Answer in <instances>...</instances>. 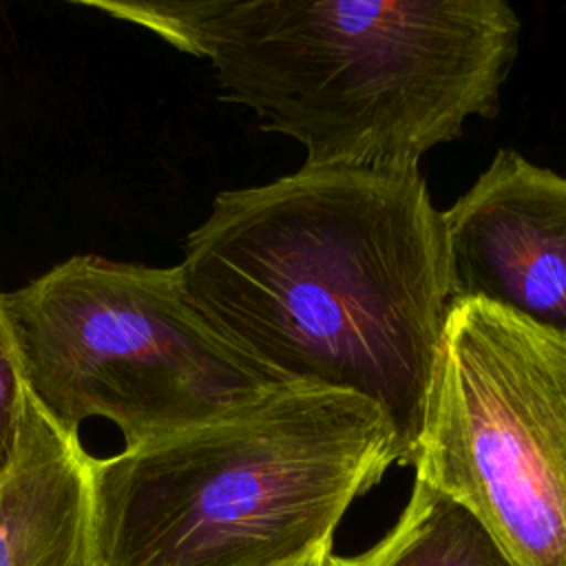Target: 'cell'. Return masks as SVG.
I'll list each match as a JSON object with an SVG mask.
<instances>
[{
	"label": "cell",
	"mask_w": 566,
	"mask_h": 566,
	"mask_svg": "<svg viewBox=\"0 0 566 566\" xmlns=\"http://www.w3.org/2000/svg\"><path fill=\"white\" fill-rule=\"evenodd\" d=\"M453 303L482 301L566 338V177L511 148L442 212Z\"/></svg>",
	"instance_id": "cell-6"
},
{
	"label": "cell",
	"mask_w": 566,
	"mask_h": 566,
	"mask_svg": "<svg viewBox=\"0 0 566 566\" xmlns=\"http://www.w3.org/2000/svg\"><path fill=\"white\" fill-rule=\"evenodd\" d=\"M29 396L64 431L106 418L139 449L279 387L188 298L177 265L71 256L2 292Z\"/></svg>",
	"instance_id": "cell-4"
},
{
	"label": "cell",
	"mask_w": 566,
	"mask_h": 566,
	"mask_svg": "<svg viewBox=\"0 0 566 566\" xmlns=\"http://www.w3.org/2000/svg\"><path fill=\"white\" fill-rule=\"evenodd\" d=\"M177 268L201 316L270 378L374 402L413 462L453 307L420 170L301 166L223 190Z\"/></svg>",
	"instance_id": "cell-1"
},
{
	"label": "cell",
	"mask_w": 566,
	"mask_h": 566,
	"mask_svg": "<svg viewBox=\"0 0 566 566\" xmlns=\"http://www.w3.org/2000/svg\"><path fill=\"white\" fill-rule=\"evenodd\" d=\"M327 566H511L486 531L451 497L413 480L394 526L356 555L332 553Z\"/></svg>",
	"instance_id": "cell-8"
},
{
	"label": "cell",
	"mask_w": 566,
	"mask_h": 566,
	"mask_svg": "<svg viewBox=\"0 0 566 566\" xmlns=\"http://www.w3.org/2000/svg\"><path fill=\"white\" fill-rule=\"evenodd\" d=\"M405 464L369 400L279 385L252 405L93 464L99 566H283L332 544Z\"/></svg>",
	"instance_id": "cell-3"
},
{
	"label": "cell",
	"mask_w": 566,
	"mask_h": 566,
	"mask_svg": "<svg viewBox=\"0 0 566 566\" xmlns=\"http://www.w3.org/2000/svg\"><path fill=\"white\" fill-rule=\"evenodd\" d=\"M95 458L29 396L11 467L0 478V566H99Z\"/></svg>",
	"instance_id": "cell-7"
},
{
	"label": "cell",
	"mask_w": 566,
	"mask_h": 566,
	"mask_svg": "<svg viewBox=\"0 0 566 566\" xmlns=\"http://www.w3.org/2000/svg\"><path fill=\"white\" fill-rule=\"evenodd\" d=\"M27 385L11 329L0 307V478L13 462L22 431Z\"/></svg>",
	"instance_id": "cell-9"
},
{
	"label": "cell",
	"mask_w": 566,
	"mask_h": 566,
	"mask_svg": "<svg viewBox=\"0 0 566 566\" xmlns=\"http://www.w3.org/2000/svg\"><path fill=\"white\" fill-rule=\"evenodd\" d=\"M411 467L511 566H566V338L453 303Z\"/></svg>",
	"instance_id": "cell-5"
},
{
	"label": "cell",
	"mask_w": 566,
	"mask_h": 566,
	"mask_svg": "<svg viewBox=\"0 0 566 566\" xmlns=\"http://www.w3.org/2000/svg\"><path fill=\"white\" fill-rule=\"evenodd\" d=\"M329 555H332V544H325V546H318V548L305 553L303 557L292 559V562H287L283 566H327Z\"/></svg>",
	"instance_id": "cell-10"
},
{
	"label": "cell",
	"mask_w": 566,
	"mask_h": 566,
	"mask_svg": "<svg viewBox=\"0 0 566 566\" xmlns=\"http://www.w3.org/2000/svg\"><path fill=\"white\" fill-rule=\"evenodd\" d=\"M206 57L219 97L292 137L312 168L420 170L493 117L520 49L504 0H86Z\"/></svg>",
	"instance_id": "cell-2"
}]
</instances>
